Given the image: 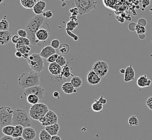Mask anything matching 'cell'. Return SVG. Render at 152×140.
Returning <instances> with one entry per match:
<instances>
[{"label":"cell","mask_w":152,"mask_h":140,"mask_svg":"<svg viewBox=\"0 0 152 140\" xmlns=\"http://www.w3.org/2000/svg\"><path fill=\"white\" fill-rule=\"evenodd\" d=\"M76 7L79 10V15L83 16L97 8L96 0H75Z\"/></svg>","instance_id":"cell-4"},{"label":"cell","mask_w":152,"mask_h":140,"mask_svg":"<svg viewBox=\"0 0 152 140\" xmlns=\"http://www.w3.org/2000/svg\"><path fill=\"white\" fill-rule=\"evenodd\" d=\"M49 111V108L46 104L39 102L36 105H32L30 107L29 114L33 120L39 121L41 117H44Z\"/></svg>","instance_id":"cell-6"},{"label":"cell","mask_w":152,"mask_h":140,"mask_svg":"<svg viewBox=\"0 0 152 140\" xmlns=\"http://www.w3.org/2000/svg\"><path fill=\"white\" fill-rule=\"evenodd\" d=\"M61 1H63V2H64V1H69V0H61Z\"/></svg>","instance_id":"cell-55"},{"label":"cell","mask_w":152,"mask_h":140,"mask_svg":"<svg viewBox=\"0 0 152 140\" xmlns=\"http://www.w3.org/2000/svg\"><path fill=\"white\" fill-rule=\"evenodd\" d=\"M65 31H66V32L67 33V35H69L71 38H73L74 41H78L79 37H78L77 35H76V34H73V32H72V31H69V30H68L65 29Z\"/></svg>","instance_id":"cell-40"},{"label":"cell","mask_w":152,"mask_h":140,"mask_svg":"<svg viewBox=\"0 0 152 140\" xmlns=\"http://www.w3.org/2000/svg\"><path fill=\"white\" fill-rule=\"evenodd\" d=\"M71 47L67 43H62L59 48V52L62 55H66L70 52Z\"/></svg>","instance_id":"cell-31"},{"label":"cell","mask_w":152,"mask_h":140,"mask_svg":"<svg viewBox=\"0 0 152 140\" xmlns=\"http://www.w3.org/2000/svg\"><path fill=\"white\" fill-rule=\"evenodd\" d=\"M135 77V72L132 65L126 67L125 73L124 74V82H126L134 80Z\"/></svg>","instance_id":"cell-14"},{"label":"cell","mask_w":152,"mask_h":140,"mask_svg":"<svg viewBox=\"0 0 152 140\" xmlns=\"http://www.w3.org/2000/svg\"><path fill=\"white\" fill-rule=\"evenodd\" d=\"M128 122L130 126H137L139 125V121L135 115H132L129 117Z\"/></svg>","instance_id":"cell-35"},{"label":"cell","mask_w":152,"mask_h":140,"mask_svg":"<svg viewBox=\"0 0 152 140\" xmlns=\"http://www.w3.org/2000/svg\"><path fill=\"white\" fill-rule=\"evenodd\" d=\"M91 108L94 112H100L102 111L104 108V105L100 104L98 100H94V102L92 104Z\"/></svg>","instance_id":"cell-28"},{"label":"cell","mask_w":152,"mask_h":140,"mask_svg":"<svg viewBox=\"0 0 152 140\" xmlns=\"http://www.w3.org/2000/svg\"><path fill=\"white\" fill-rule=\"evenodd\" d=\"M135 30L136 31V32L137 33V35H141L145 34L146 32V29L145 28V26L140 25L139 24H137L135 25Z\"/></svg>","instance_id":"cell-34"},{"label":"cell","mask_w":152,"mask_h":140,"mask_svg":"<svg viewBox=\"0 0 152 140\" xmlns=\"http://www.w3.org/2000/svg\"><path fill=\"white\" fill-rule=\"evenodd\" d=\"M12 34L9 30L0 31V43L1 45L9 44L12 42Z\"/></svg>","instance_id":"cell-15"},{"label":"cell","mask_w":152,"mask_h":140,"mask_svg":"<svg viewBox=\"0 0 152 140\" xmlns=\"http://www.w3.org/2000/svg\"><path fill=\"white\" fill-rule=\"evenodd\" d=\"M58 55L57 53L53 54L51 56H50L49 58L47 59V62L50 63H50H53L56 62V61H57V59L58 57Z\"/></svg>","instance_id":"cell-39"},{"label":"cell","mask_w":152,"mask_h":140,"mask_svg":"<svg viewBox=\"0 0 152 140\" xmlns=\"http://www.w3.org/2000/svg\"><path fill=\"white\" fill-rule=\"evenodd\" d=\"M36 131L35 129L30 127H26L24 128L22 137L26 140H34L36 137Z\"/></svg>","instance_id":"cell-16"},{"label":"cell","mask_w":152,"mask_h":140,"mask_svg":"<svg viewBox=\"0 0 152 140\" xmlns=\"http://www.w3.org/2000/svg\"><path fill=\"white\" fill-rule=\"evenodd\" d=\"M63 67L61 66L56 62L50 63L48 66V70L53 76H59L61 72Z\"/></svg>","instance_id":"cell-18"},{"label":"cell","mask_w":152,"mask_h":140,"mask_svg":"<svg viewBox=\"0 0 152 140\" xmlns=\"http://www.w3.org/2000/svg\"><path fill=\"white\" fill-rule=\"evenodd\" d=\"M39 122L43 126L47 127L58 123V117L53 111L50 110L44 117H41Z\"/></svg>","instance_id":"cell-10"},{"label":"cell","mask_w":152,"mask_h":140,"mask_svg":"<svg viewBox=\"0 0 152 140\" xmlns=\"http://www.w3.org/2000/svg\"><path fill=\"white\" fill-rule=\"evenodd\" d=\"M150 56H151V58H152V53H151V54L150 55Z\"/></svg>","instance_id":"cell-56"},{"label":"cell","mask_w":152,"mask_h":140,"mask_svg":"<svg viewBox=\"0 0 152 140\" xmlns=\"http://www.w3.org/2000/svg\"><path fill=\"white\" fill-rule=\"evenodd\" d=\"M70 69V67L69 66V64L67 63L65 66L63 67L61 73L58 77V79H61L63 80V79H67L69 78L70 76L73 77L74 76L71 73Z\"/></svg>","instance_id":"cell-20"},{"label":"cell","mask_w":152,"mask_h":140,"mask_svg":"<svg viewBox=\"0 0 152 140\" xmlns=\"http://www.w3.org/2000/svg\"><path fill=\"white\" fill-rule=\"evenodd\" d=\"M24 127L21 125H17L15 126V131L12 135L14 138L16 137H21L22 136L23 132Z\"/></svg>","instance_id":"cell-30"},{"label":"cell","mask_w":152,"mask_h":140,"mask_svg":"<svg viewBox=\"0 0 152 140\" xmlns=\"http://www.w3.org/2000/svg\"><path fill=\"white\" fill-rule=\"evenodd\" d=\"M55 53H56V49L53 48L51 45H47L42 49L39 55L43 58L47 59Z\"/></svg>","instance_id":"cell-17"},{"label":"cell","mask_w":152,"mask_h":140,"mask_svg":"<svg viewBox=\"0 0 152 140\" xmlns=\"http://www.w3.org/2000/svg\"><path fill=\"white\" fill-rule=\"evenodd\" d=\"M14 140H26L22 136L21 137H16L14 139Z\"/></svg>","instance_id":"cell-53"},{"label":"cell","mask_w":152,"mask_h":140,"mask_svg":"<svg viewBox=\"0 0 152 140\" xmlns=\"http://www.w3.org/2000/svg\"><path fill=\"white\" fill-rule=\"evenodd\" d=\"M150 3H151L150 0H142V6L144 7L145 8H146L147 6H149Z\"/></svg>","instance_id":"cell-48"},{"label":"cell","mask_w":152,"mask_h":140,"mask_svg":"<svg viewBox=\"0 0 152 140\" xmlns=\"http://www.w3.org/2000/svg\"><path fill=\"white\" fill-rule=\"evenodd\" d=\"M92 70H94L101 78H102L108 73L109 66L106 61H98L94 63Z\"/></svg>","instance_id":"cell-9"},{"label":"cell","mask_w":152,"mask_h":140,"mask_svg":"<svg viewBox=\"0 0 152 140\" xmlns=\"http://www.w3.org/2000/svg\"><path fill=\"white\" fill-rule=\"evenodd\" d=\"M24 96H28L30 94H35L38 96L40 100L44 99L45 96V89L40 85L33 86L31 88H28L25 90L23 92Z\"/></svg>","instance_id":"cell-11"},{"label":"cell","mask_w":152,"mask_h":140,"mask_svg":"<svg viewBox=\"0 0 152 140\" xmlns=\"http://www.w3.org/2000/svg\"><path fill=\"white\" fill-rule=\"evenodd\" d=\"M53 97L56 98L58 99H60V98H61V94L58 91H55L53 93Z\"/></svg>","instance_id":"cell-49"},{"label":"cell","mask_w":152,"mask_h":140,"mask_svg":"<svg viewBox=\"0 0 152 140\" xmlns=\"http://www.w3.org/2000/svg\"><path fill=\"white\" fill-rule=\"evenodd\" d=\"M120 72L121 73H122V74H125V69H121L120 70Z\"/></svg>","instance_id":"cell-54"},{"label":"cell","mask_w":152,"mask_h":140,"mask_svg":"<svg viewBox=\"0 0 152 140\" xmlns=\"http://www.w3.org/2000/svg\"><path fill=\"white\" fill-rule=\"evenodd\" d=\"M78 25H79V23H78V20H70L66 23V26L65 29L72 31L76 29L77 26H78Z\"/></svg>","instance_id":"cell-27"},{"label":"cell","mask_w":152,"mask_h":140,"mask_svg":"<svg viewBox=\"0 0 152 140\" xmlns=\"http://www.w3.org/2000/svg\"><path fill=\"white\" fill-rule=\"evenodd\" d=\"M101 79L102 78L93 70H90L86 76V80L90 85H97L101 82Z\"/></svg>","instance_id":"cell-12"},{"label":"cell","mask_w":152,"mask_h":140,"mask_svg":"<svg viewBox=\"0 0 152 140\" xmlns=\"http://www.w3.org/2000/svg\"><path fill=\"white\" fill-rule=\"evenodd\" d=\"M15 55H16V57H18V58H20L23 57V54L22 53V52H20V51H17L15 53Z\"/></svg>","instance_id":"cell-50"},{"label":"cell","mask_w":152,"mask_h":140,"mask_svg":"<svg viewBox=\"0 0 152 140\" xmlns=\"http://www.w3.org/2000/svg\"><path fill=\"white\" fill-rule=\"evenodd\" d=\"M150 1H151V0H150Z\"/></svg>","instance_id":"cell-58"},{"label":"cell","mask_w":152,"mask_h":140,"mask_svg":"<svg viewBox=\"0 0 152 140\" xmlns=\"http://www.w3.org/2000/svg\"><path fill=\"white\" fill-rule=\"evenodd\" d=\"M14 110L9 106H2L0 108V126L2 128L7 125H12Z\"/></svg>","instance_id":"cell-7"},{"label":"cell","mask_w":152,"mask_h":140,"mask_svg":"<svg viewBox=\"0 0 152 140\" xmlns=\"http://www.w3.org/2000/svg\"><path fill=\"white\" fill-rule=\"evenodd\" d=\"M9 28V22L7 20V16H4L0 23V31H7Z\"/></svg>","instance_id":"cell-33"},{"label":"cell","mask_w":152,"mask_h":140,"mask_svg":"<svg viewBox=\"0 0 152 140\" xmlns=\"http://www.w3.org/2000/svg\"><path fill=\"white\" fill-rule=\"evenodd\" d=\"M18 43H20V44H22L26 46H30L31 45V42L29 39L28 38H23V37H20V40Z\"/></svg>","instance_id":"cell-38"},{"label":"cell","mask_w":152,"mask_h":140,"mask_svg":"<svg viewBox=\"0 0 152 140\" xmlns=\"http://www.w3.org/2000/svg\"><path fill=\"white\" fill-rule=\"evenodd\" d=\"M15 126L13 125H7L2 129V131L3 134L8 136H12L15 131Z\"/></svg>","instance_id":"cell-26"},{"label":"cell","mask_w":152,"mask_h":140,"mask_svg":"<svg viewBox=\"0 0 152 140\" xmlns=\"http://www.w3.org/2000/svg\"><path fill=\"white\" fill-rule=\"evenodd\" d=\"M45 129L52 136L57 135L60 131V125L58 123L53 124L52 125H48L45 127Z\"/></svg>","instance_id":"cell-22"},{"label":"cell","mask_w":152,"mask_h":140,"mask_svg":"<svg viewBox=\"0 0 152 140\" xmlns=\"http://www.w3.org/2000/svg\"><path fill=\"white\" fill-rule=\"evenodd\" d=\"M20 37L18 35H16L13 36L12 37V43L14 44H18L19 42V40H20Z\"/></svg>","instance_id":"cell-45"},{"label":"cell","mask_w":152,"mask_h":140,"mask_svg":"<svg viewBox=\"0 0 152 140\" xmlns=\"http://www.w3.org/2000/svg\"><path fill=\"white\" fill-rule=\"evenodd\" d=\"M69 12L71 14V15H73V16H77L78 15H79V10L76 7L72 9H70Z\"/></svg>","instance_id":"cell-43"},{"label":"cell","mask_w":152,"mask_h":140,"mask_svg":"<svg viewBox=\"0 0 152 140\" xmlns=\"http://www.w3.org/2000/svg\"><path fill=\"white\" fill-rule=\"evenodd\" d=\"M137 86L141 88H149L152 84V80L148 78L146 74H144L141 75L137 78Z\"/></svg>","instance_id":"cell-13"},{"label":"cell","mask_w":152,"mask_h":140,"mask_svg":"<svg viewBox=\"0 0 152 140\" xmlns=\"http://www.w3.org/2000/svg\"><path fill=\"white\" fill-rule=\"evenodd\" d=\"M51 46L54 48L55 49H59V47L61 46V42L58 39H54L51 42Z\"/></svg>","instance_id":"cell-37"},{"label":"cell","mask_w":152,"mask_h":140,"mask_svg":"<svg viewBox=\"0 0 152 140\" xmlns=\"http://www.w3.org/2000/svg\"><path fill=\"white\" fill-rule=\"evenodd\" d=\"M51 140H61V137H60L58 135H55V136H52Z\"/></svg>","instance_id":"cell-51"},{"label":"cell","mask_w":152,"mask_h":140,"mask_svg":"<svg viewBox=\"0 0 152 140\" xmlns=\"http://www.w3.org/2000/svg\"><path fill=\"white\" fill-rule=\"evenodd\" d=\"M15 47H16V49L17 51H20V52H22L23 55L25 53H29L30 51L31 50L30 46L24 45L20 44V43L16 44Z\"/></svg>","instance_id":"cell-25"},{"label":"cell","mask_w":152,"mask_h":140,"mask_svg":"<svg viewBox=\"0 0 152 140\" xmlns=\"http://www.w3.org/2000/svg\"><path fill=\"white\" fill-rule=\"evenodd\" d=\"M61 90L64 92V93L67 94H71L77 92V90L73 87L71 82H64L61 86Z\"/></svg>","instance_id":"cell-21"},{"label":"cell","mask_w":152,"mask_h":140,"mask_svg":"<svg viewBox=\"0 0 152 140\" xmlns=\"http://www.w3.org/2000/svg\"><path fill=\"white\" fill-rule=\"evenodd\" d=\"M42 16L47 19L50 18L53 16V12L51 10H47V12H44L42 14Z\"/></svg>","instance_id":"cell-42"},{"label":"cell","mask_w":152,"mask_h":140,"mask_svg":"<svg viewBox=\"0 0 152 140\" xmlns=\"http://www.w3.org/2000/svg\"><path fill=\"white\" fill-rule=\"evenodd\" d=\"M98 101H99V102L100 103V104H102V105H105L107 103V100L106 99H105L104 97H103L102 96H101L99 98V99L98 100Z\"/></svg>","instance_id":"cell-46"},{"label":"cell","mask_w":152,"mask_h":140,"mask_svg":"<svg viewBox=\"0 0 152 140\" xmlns=\"http://www.w3.org/2000/svg\"><path fill=\"white\" fill-rule=\"evenodd\" d=\"M71 83L76 89L80 88L83 84L82 79L78 76H73L71 79Z\"/></svg>","instance_id":"cell-24"},{"label":"cell","mask_w":152,"mask_h":140,"mask_svg":"<svg viewBox=\"0 0 152 140\" xmlns=\"http://www.w3.org/2000/svg\"><path fill=\"white\" fill-rule=\"evenodd\" d=\"M146 104L147 107L149 108L150 110L152 111V96H150L146 100Z\"/></svg>","instance_id":"cell-44"},{"label":"cell","mask_w":152,"mask_h":140,"mask_svg":"<svg viewBox=\"0 0 152 140\" xmlns=\"http://www.w3.org/2000/svg\"><path fill=\"white\" fill-rule=\"evenodd\" d=\"M26 61L30 69L36 72H41L45 69L43 58L41 57L39 53H32L29 55Z\"/></svg>","instance_id":"cell-5"},{"label":"cell","mask_w":152,"mask_h":140,"mask_svg":"<svg viewBox=\"0 0 152 140\" xmlns=\"http://www.w3.org/2000/svg\"><path fill=\"white\" fill-rule=\"evenodd\" d=\"M20 1L21 5L27 9H33L37 3V0H20Z\"/></svg>","instance_id":"cell-23"},{"label":"cell","mask_w":152,"mask_h":140,"mask_svg":"<svg viewBox=\"0 0 152 140\" xmlns=\"http://www.w3.org/2000/svg\"><path fill=\"white\" fill-rule=\"evenodd\" d=\"M56 63L59 65L61 67H64L67 64V60L65 57L62 55H59L58 58L56 61Z\"/></svg>","instance_id":"cell-36"},{"label":"cell","mask_w":152,"mask_h":140,"mask_svg":"<svg viewBox=\"0 0 152 140\" xmlns=\"http://www.w3.org/2000/svg\"><path fill=\"white\" fill-rule=\"evenodd\" d=\"M14 110L12 125H21L23 126L24 128L32 126V121L30 119L29 114H28L26 111L19 107L15 108Z\"/></svg>","instance_id":"cell-3"},{"label":"cell","mask_w":152,"mask_h":140,"mask_svg":"<svg viewBox=\"0 0 152 140\" xmlns=\"http://www.w3.org/2000/svg\"><path fill=\"white\" fill-rule=\"evenodd\" d=\"M3 0H1V3H2L3 2Z\"/></svg>","instance_id":"cell-57"},{"label":"cell","mask_w":152,"mask_h":140,"mask_svg":"<svg viewBox=\"0 0 152 140\" xmlns=\"http://www.w3.org/2000/svg\"><path fill=\"white\" fill-rule=\"evenodd\" d=\"M26 100L30 105H34L39 103L40 99L38 96L35 94H30L26 97Z\"/></svg>","instance_id":"cell-29"},{"label":"cell","mask_w":152,"mask_h":140,"mask_svg":"<svg viewBox=\"0 0 152 140\" xmlns=\"http://www.w3.org/2000/svg\"><path fill=\"white\" fill-rule=\"evenodd\" d=\"M29 53H25V54H23V57H23V58L27 59L29 58Z\"/></svg>","instance_id":"cell-52"},{"label":"cell","mask_w":152,"mask_h":140,"mask_svg":"<svg viewBox=\"0 0 152 140\" xmlns=\"http://www.w3.org/2000/svg\"><path fill=\"white\" fill-rule=\"evenodd\" d=\"M47 6V3L44 1H39L33 8V12L36 15H41L44 12V10Z\"/></svg>","instance_id":"cell-19"},{"label":"cell","mask_w":152,"mask_h":140,"mask_svg":"<svg viewBox=\"0 0 152 140\" xmlns=\"http://www.w3.org/2000/svg\"><path fill=\"white\" fill-rule=\"evenodd\" d=\"M18 34L20 37L27 38L28 37V34L26 30L20 29L18 30Z\"/></svg>","instance_id":"cell-41"},{"label":"cell","mask_w":152,"mask_h":140,"mask_svg":"<svg viewBox=\"0 0 152 140\" xmlns=\"http://www.w3.org/2000/svg\"><path fill=\"white\" fill-rule=\"evenodd\" d=\"M52 136L44 129L41 130L39 134V139L40 140H51Z\"/></svg>","instance_id":"cell-32"},{"label":"cell","mask_w":152,"mask_h":140,"mask_svg":"<svg viewBox=\"0 0 152 140\" xmlns=\"http://www.w3.org/2000/svg\"><path fill=\"white\" fill-rule=\"evenodd\" d=\"M45 22L42 15H35L30 18L26 26V30L28 34V37L31 42V45L35 46L38 44L36 38V34Z\"/></svg>","instance_id":"cell-1"},{"label":"cell","mask_w":152,"mask_h":140,"mask_svg":"<svg viewBox=\"0 0 152 140\" xmlns=\"http://www.w3.org/2000/svg\"><path fill=\"white\" fill-rule=\"evenodd\" d=\"M14 137L11 136H8V135H4L3 136L1 137V140H14Z\"/></svg>","instance_id":"cell-47"},{"label":"cell","mask_w":152,"mask_h":140,"mask_svg":"<svg viewBox=\"0 0 152 140\" xmlns=\"http://www.w3.org/2000/svg\"><path fill=\"white\" fill-rule=\"evenodd\" d=\"M40 75L35 71L25 72L20 74L18 78L19 86L24 90L40 84Z\"/></svg>","instance_id":"cell-2"},{"label":"cell","mask_w":152,"mask_h":140,"mask_svg":"<svg viewBox=\"0 0 152 140\" xmlns=\"http://www.w3.org/2000/svg\"><path fill=\"white\" fill-rule=\"evenodd\" d=\"M50 27L48 23L45 21L43 25L41 26V28L38 30L36 34V38L39 44V42L42 44H45L49 43V39L50 37Z\"/></svg>","instance_id":"cell-8"}]
</instances>
